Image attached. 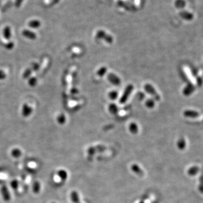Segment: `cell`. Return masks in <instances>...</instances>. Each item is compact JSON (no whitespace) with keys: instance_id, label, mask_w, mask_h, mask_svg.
Returning a JSON list of instances; mask_svg holds the SVG:
<instances>
[{"instance_id":"cell-17","label":"cell","mask_w":203,"mask_h":203,"mask_svg":"<svg viewBox=\"0 0 203 203\" xmlns=\"http://www.w3.org/2000/svg\"><path fill=\"white\" fill-rule=\"evenodd\" d=\"M199 171V168L197 166H193L191 168L188 170V173L190 176H194Z\"/></svg>"},{"instance_id":"cell-16","label":"cell","mask_w":203,"mask_h":203,"mask_svg":"<svg viewBox=\"0 0 203 203\" xmlns=\"http://www.w3.org/2000/svg\"><path fill=\"white\" fill-rule=\"evenodd\" d=\"M11 155L15 158H18L21 155V151L19 148H14L11 152Z\"/></svg>"},{"instance_id":"cell-27","label":"cell","mask_w":203,"mask_h":203,"mask_svg":"<svg viewBox=\"0 0 203 203\" xmlns=\"http://www.w3.org/2000/svg\"><path fill=\"white\" fill-rule=\"evenodd\" d=\"M31 68L32 71H37L39 70V69L40 68V65H39L38 63H33V64L32 65V66H31Z\"/></svg>"},{"instance_id":"cell-13","label":"cell","mask_w":203,"mask_h":203,"mask_svg":"<svg viewBox=\"0 0 203 203\" xmlns=\"http://www.w3.org/2000/svg\"><path fill=\"white\" fill-rule=\"evenodd\" d=\"M58 176L63 181H65V180H67V177H68V174H67V173L66 172V171L64 170H63V169L58 171Z\"/></svg>"},{"instance_id":"cell-10","label":"cell","mask_w":203,"mask_h":203,"mask_svg":"<svg viewBox=\"0 0 203 203\" xmlns=\"http://www.w3.org/2000/svg\"><path fill=\"white\" fill-rule=\"evenodd\" d=\"M132 169L135 173H136L137 174H138L139 176H143V170L141 169V168L138 165H137V164H133L132 166Z\"/></svg>"},{"instance_id":"cell-2","label":"cell","mask_w":203,"mask_h":203,"mask_svg":"<svg viewBox=\"0 0 203 203\" xmlns=\"http://www.w3.org/2000/svg\"><path fill=\"white\" fill-rule=\"evenodd\" d=\"M133 89V86L132 85H129L126 87L125 90L124 91L123 95L120 100V103H122V104L124 103L125 102L127 101V99H128V97H129V95L132 93Z\"/></svg>"},{"instance_id":"cell-23","label":"cell","mask_w":203,"mask_h":203,"mask_svg":"<svg viewBox=\"0 0 203 203\" xmlns=\"http://www.w3.org/2000/svg\"><path fill=\"white\" fill-rule=\"evenodd\" d=\"M11 187L14 189V190H17L19 186V182L17 180H13L11 182Z\"/></svg>"},{"instance_id":"cell-22","label":"cell","mask_w":203,"mask_h":203,"mask_svg":"<svg viewBox=\"0 0 203 203\" xmlns=\"http://www.w3.org/2000/svg\"><path fill=\"white\" fill-rule=\"evenodd\" d=\"M109 110L112 114H116L118 111V108L115 104H111L109 107Z\"/></svg>"},{"instance_id":"cell-31","label":"cell","mask_w":203,"mask_h":203,"mask_svg":"<svg viewBox=\"0 0 203 203\" xmlns=\"http://www.w3.org/2000/svg\"><path fill=\"white\" fill-rule=\"evenodd\" d=\"M199 190H200V191L202 193H203V185H202V186H200L199 187Z\"/></svg>"},{"instance_id":"cell-28","label":"cell","mask_w":203,"mask_h":203,"mask_svg":"<svg viewBox=\"0 0 203 203\" xmlns=\"http://www.w3.org/2000/svg\"><path fill=\"white\" fill-rule=\"evenodd\" d=\"M13 47H14V43L12 42H10L8 43L5 45V47L7 49H9V50L13 49Z\"/></svg>"},{"instance_id":"cell-15","label":"cell","mask_w":203,"mask_h":203,"mask_svg":"<svg viewBox=\"0 0 203 203\" xmlns=\"http://www.w3.org/2000/svg\"><path fill=\"white\" fill-rule=\"evenodd\" d=\"M129 130L131 133L133 134H136L138 133V126L135 123H132L129 125Z\"/></svg>"},{"instance_id":"cell-11","label":"cell","mask_w":203,"mask_h":203,"mask_svg":"<svg viewBox=\"0 0 203 203\" xmlns=\"http://www.w3.org/2000/svg\"><path fill=\"white\" fill-rule=\"evenodd\" d=\"M194 87L192 85H187L184 89L183 90V94L186 95H188L191 94L194 90Z\"/></svg>"},{"instance_id":"cell-26","label":"cell","mask_w":203,"mask_h":203,"mask_svg":"<svg viewBox=\"0 0 203 203\" xmlns=\"http://www.w3.org/2000/svg\"><path fill=\"white\" fill-rule=\"evenodd\" d=\"M106 71H107V69L106 67H102L100 69H99V71H98V74L100 76H103V75H105Z\"/></svg>"},{"instance_id":"cell-14","label":"cell","mask_w":203,"mask_h":203,"mask_svg":"<svg viewBox=\"0 0 203 203\" xmlns=\"http://www.w3.org/2000/svg\"><path fill=\"white\" fill-rule=\"evenodd\" d=\"M41 186L40 183L38 181H36L33 183V186H32V190L34 193L37 194L40 192V191Z\"/></svg>"},{"instance_id":"cell-1","label":"cell","mask_w":203,"mask_h":203,"mask_svg":"<svg viewBox=\"0 0 203 203\" xmlns=\"http://www.w3.org/2000/svg\"><path fill=\"white\" fill-rule=\"evenodd\" d=\"M144 88V89L146 90V91L148 93L150 94L152 96H153V97L155 98V99L156 100H158H158L160 99V97L159 94L156 92V90L155 89V88H154L151 85H150V84H146V85H145Z\"/></svg>"},{"instance_id":"cell-18","label":"cell","mask_w":203,"mask_h":203,"mask_svg":"<svg viewBox=\"0 0 203 203\" xmlns=\"http://www.w3.org/2000/svg\"><path fill=\"white\" fill-rule=\"evenodd\" d=\"M32 70L31 68H29L27 69L24 71V72L23 73V78H24V79H27V78H28V77L31 76V73H32Z\"/></svg>"},{"instance_id":"cell-6","label":"cell","mask_w":203,"mask_h":203,"mask_svg":"<svg viewBox=\"0 0 203 203\" xmlns=\"http://www.w3.org/2000/svg\"><path fill=\"white\" fill-rule=\"evenodd\" d=\"M22 35L24 37L29 40H35L36 39V35L33 32L28 29L23 30Z\"/></svg>"},{"instance_id":"cell-4","label":"cell","mask_w":203,"mask_h":203,"mask_svg":"<svg viewBox=\"0 0 203 203\" xmlns=\"http://www.w3.org/2000/svg\"><path fill=\"white\" fill-rule=\"evenodd\" d=\"M32 111H33L32 108L31 107H30L29 106H28L27 104L25 103L22 106L21 114L24 117H25V118L28 117L29 116H30L31 115V114L32 113Z\"/></svg>"},{"instance_id":"cell-8","label":"cell","mask_w":203,"mask_h":203,"mask_svg":"<svg viewBox=\"0 0 203 203\" xmlns=\"http://www.w3.org/2000/svg\"><path fill=\"white\" fill-rule=\"evenodd\" d=\"M184 115L186 117L195 118L199 116V114L196 111L192 110H187L184 112Z\"/></svg>"},{"instance_id":"cell-25","label":"cell","mask_w":203,"mask_h":203,"mask_svg":"<svg viewBox=\"0 0 203 203\" xmlns=\"http://www.w3.org/2000/svg\"><path fill=\"white\" fill-rule=\"evenodd\" d=\"M146 104L147 107H148V108H152L155 105V103L153 100L149 99V100L147 101L146 103Z\"/></svg>"},{"instance_id":"cell-32","label":"cell","mask_w":203,"mask_h":203,"mask_svg":"<svg viewBox=\"0 0 203 203\" xmlns=\"http://www.w3.org/2000/svg\"></svg>"},{"instance_id":"cell-5","label":"cell","mask_w":203,"mask_h":203,"mask_svg":"<svg viewBox=\"0 0 203 203\" xmlns=\"http://www.w3.org/2000/svg\"><path fill=\"white\" fill-rule=\"evenodd\" d=\"M107 79L110 82H111L112 84L115 85H119L121 82L120 79L114 73L108 74L107 76Z\"/></svg>"},{"instance_id":"cell-12","label":"cell","mask_w":203,"mask_h":203,"mask_svg":"<svg viewBox=\"0 0 203 203\" xmlns=\"http://www.w3.org/2000/svg\"><path fill=\"white\" fill-rule=\"evenodd\" d=\"M71 199L74 203H80L79 195L77 192L72 191L71 194Z\"/></svg>"},{"instance_id":"cell-24","label":"cell","mask_w":203,"mask_h":203,"mask_svg":"<svg viewBox=\"0 0 203 203\" xmlns=\"http://www.w3.org/2000/svg\"><path fill=\"white\" fill-rule=\"evenodd\" d=\"M118 93L115 91H111L110 93V98L111 99H112V100H114L117 97H118Z\"/></svg>"},{"instance_id":"cell-9","label":"cell","mask_w":203,"mask_h":203,"mask_svg":"<svg viewBox=\"0 0 203 203\" xmlns=\"http://www.w3.org/2000/svg\"><path fill=\"white\" fill-rule=\"evenodd\" d=\"M41 25L40 21L38 20H31L29 23H28V26L31 28H33V29H36V28H39Z\"/></svg>"},{"instance_id":"cell-19","label":"cell","mask_w":203,"mask_h":203,"mask_svg":"<svg viewBox=\"0 0 203 203\" xmlns=\"http://www.w3.org/2000/svg\"><path fill=\"white\" fill-rule=\"evenodd\" d=\"M65 120H66V119H65V117L64 116V115L63 114H61L59 115L58 118H57V122H58L59 124H64L65 122Z\"/></svg>"},{"instance_id":"cell-3","label":"cell","mask_w":203,"mask_h":203,"mask_svg":"<svg viewBox=\"0 0 203 203\" xmlns=\"http://www.w3.org/2000/svg\"><path fill=\"white\" fill-rule=\"evenodd\" d=\"M1 192L2 198H3V199L4 201L7 202L10 200V199H11L10 194L9 191L7 187L6 186H2L1 188Z\"/></svg>"},{"instance_id":"cell-20","label":"cell","mask_w":203,"mask_h":203,"mask_svg":"<svg viewBox=\"0 0 203 203\" xmlns=\"http://www.w3.org/2000/svg\"><path fill=\"white\" fill-rule=\"evenodd\" d=\"M178 145V147L180 149V150H183L184 148V147H186V141L184 139H181L179 140V141L177 143Z\"/></svg>"},{"instance_id":"cell-30","label":"cell","mask_w":203,"mask_h":203,"mask_svg":"<svg viewBox=\"0 0 203 203\" xmlns=\"http://www.w3.org/2000/svg\"><path fill=\"white\" fill-rule=\"evenodd\" d=\"M23 1V0H15V6H16L17 7H19L20 5H21V4Z\"/></svg>"},{"instance_id":"cell-7","label":"cell","mask_w":203,"mask_h":203,"mask_svg":"<svg viewBox=\"0 0 203 203\" xmlns=\"http://www.w3.org/2000/svg\"><path fill=\"white\" fill-rule=\"evenodd\" d=\"M3 36L6 40L10 39L11 37V28L9 26L5 27L3 29Z\"/></svg>"},{"instance_id":"cell-21","label":"cell","mask_w":203,"mask_h":203,"mask_svg":"<svg viewBox=\"0 0 203 203\" xmlns=\"http://www.w3.org/2000/svg\"><path fill=\"white\" fill-rule=\"evenodd\" d=\"M37 80L36 77H32L29 79V80L28 81V83L31 86L33 87V86H36V85L37 84Z\"/></svg>"},{"instance_id":"cell-29","label":"cell","mask_w":203,"mask_h":203,"mask_svg":"<svg viewBox=\"0 0 203 203\" xmlns=\"http://www.w3.org/2000/svg\"><path fill=\"white\" fill-rule=\"evenodd\" d=\"M6 77V73L2 70H0V80H4Z\"/></svg>"}]
</instances>
